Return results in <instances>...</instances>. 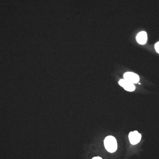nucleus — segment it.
Segmentation results:
<instances>
[{
    "mask_svg": "<svg viewBox=\"0 0 159 159\" xmlns=\"http://www.w3.org/2000/svg\"><path fill=\"white\" fill-rule=\"evenodd\" d=\"M104 145L106 150L111 153L115 152L118 148L116 139L112 136H108L105 138Z\"/></svg>",
    "mask_w": 159,
    "mask_h": 159,
    "instance_id": "nucleus-1",
    "label": "nucleus"
},
{
    "mask_svg": "<svg viewBox=\"0 0 159 159\" xmlns=\"http://www.w3.org/2000/svg\"><path fill=\"white\" fill-rule=\"evenodd\" d=\"M92 159H102V158L100 157H94Z\"/></svg>",
    "mask_w": 159,
    "mask_h": 159,
    "instance_id": "nucleus-7",
    "label": "nucleus"
},
{
    "mask_svg": "<svg viewBox=\"0 0 159 159\" xmlns=\"http://www.w3.org/2000/svg\"><path fill=\"white\" fill-rule=\"evenodd\" d=\"M155 48L156 51L159 54V42L156 43L155 45Z\"/></svg>",
    "mask_w": 159,
    "mask_h": 159,
    "instance_id": "nucleus-6",
    "label": "nucleus"
},
{
    "mask_svg": "<svg viewBox=\"0 0 159 159\" xmlns=\"http://www.w3.org/2000/svg\"><path fill=\"white\" fill-rule=\"evenodd\" d=\"M137 42L140 44L144 45L146 43L147 40V34L145 31H141L137 35Z\"/></svg>",
    "mask_w": 159,
    "mask_h": 159,
    "instance_id": "nucleus-5",
    "label": "nucleus"
},
{
    "mask_svg": "<svg viewBox=\"0 0 159 159\" xmlns=\"http://www.w3.org/2000/svg\"><path fill=\"white\" fill-rule=\"evenodd\" d=\"M124 79L133 84H137L139 83L140 78L138 74L133 72H126L123 75Z\"/></svg>",
    "mask_w": 159,
    "mask_h": 159,
    "instance_id": "nucleus-3",
    "label": "nucleus"
},
{
    "mask_svg": "<svg viewBox=\"0 0 159 159\" xmlns=\"http://www.w3.org/2000/svg\"><path fill=\"white\" fill-rule=\"evenodd\" d=\"M119 85L128 92H133L135 90V87L134 84L132 83L125 79H121L119 82Z\"/></svg>",
    "mask_w": 159,
    "mask_h": 159,
    "instance_id": "nucleus-4",
    "label": "nucleus"
},
{
    "mask_svg": "<svg viewBox=\"0 0 159 159\" xmlns=\"http://www.w3.org/2000/svg\"><path fill=\"white\" fill-rule=\"evenodd\" d=\"M129 142L132 145H135L138 144L142 139V135L137 131L131 132L129 134Z\"/></svg>",
    "mask_w": 159,
    "mask_h": 159,
    "instance_id": "nucleus-2",
    "label": "nucleus"
}]
</instances>
